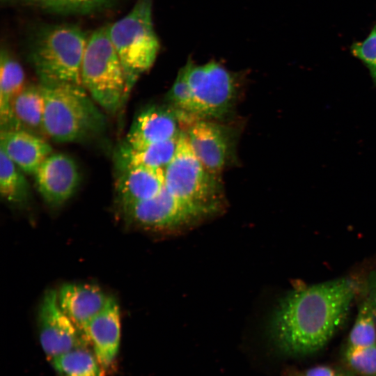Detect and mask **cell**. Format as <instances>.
Here are the masks:
<instances>
[{"instance_id": "cell-1", "label": "cell", "mask_w": 376, "mask_h": 376, "mask_svg": "<svg viewBox=\"0 0 376 376\" xmlns=\"http://www.w3.org/2000/svg\"><path fill=\"white\" fill-rule=\"evenodd\" d=\"M356 292L346 278L290 292L272 320L274 338L285 352L308 354L323 347L345 320Z\"/></svg>"}, {"instance_id": "cell-2", "label": "cell", "mask_w": 376, "mask_h": 376, "mask_svg": "<svg viewBox=\"0 0 376 376\" xmlns=\"http://www.w3.org/2000/svg\"><path fill=\"white\" fill-rule=\"evenodd\" d=\"M44 100L43 128L55 142L79 141L100 133L105 117L81 84H39Z\"/></svg>"}, {"instance_id": "cell-3", "label": "cell", "mask_w": 376, "mask_h": 376, "mask_svg": "<svg viewBox=\"0 0 376 376\" xmlns=\"http://www.w3.org/2000/svg\"><path fill=\"white\" fill-rule=\"evenodd\" d=\"M88 38L72 24L49 26L40 31L29 58L40 84H81V66Z\"/></svg>"}, {"instance_id": "cell-4", "label": "cell", "mask_w": 376, "mask_h": 376, "mask_svg": "<svg viewBox=\"0 0 376 376\" xmlns=\"http://www.w3.org/2000/svg\"><path fill=\"white\" fill-rule=\"evenodd\" d=\"M80 77L82 86L106 111L115 113L122 107L129 93L108 26L97 29L88 38Z\"/></svg>"}, {"instance_id": "cell-5", "label": "cell", "mask_w": 376, "mask_h": 376, "mask_svg": "<svg viewBox=\"0 0 376 376\" xmlns=\"http://www.w3.org/2000/svg\"><path fill=\"white\" fill-rule=\"evenodd\" d=\"M120 58L128 93L139 76L154 63L160 48L152 22V0H137L123 17L108 26Z\"/></svg>"}, {"instance_id": "cell-6", "label": "cell", "mask_w": 376, "mask_h": 376, "mask_svg": "<svg viewBox=\"0 0 376 376\" xmlns=\"http://www.w3.org/2000/svg\"><path fill=\"white\" fill-rule=\"evenodd\" d=\"M165 187L206 217L216 213L221 206L217 176L209 172L194 154L184 131L180 132L174 156L165 169Z\"/></svg>"}, {"instance_id": "cell-7", "label": "cell", "mask_w": 376, "mask_h": 376, "mask_svg": "<svg viewBox=\"0 0 376 376\" xmlns=\"http://www.w3.org/2000/svg\"><path fill=\"white\" fill-rule=\"evenodd\" d=\"M182 69L192 93L198 118H217L229 111L236 87L228 70L216 62L196 65L188 61Z\"/></svg>"}, {"instance_id": "cell-8", "label": "cell", "mask_w": 376, "mask_h": 376, "mask_svg": "<svg viewBox=\"0 0 376 376\" xmlns=\"http://www.w3.org/2000/svg\"><path fill=\"white\" fill-rule=\"evenodd\" d=\"M122 207L131 221L160 230L183 228L206 217L198 209L172 195L165 185L155 196Z\"/></svg>"}, {"instance_id": "cell-9", "label": "cell", "mask_w": 376, "mask_h": 376, "mask_svg": "<svg viewBox=\"0 0 376 376\" xmlns=\"http://www.w3.org/2000/svg\"><path fill=\"white\" fill-rule=\"evenodd\" d=\"M38 312L40 342L50 361L82 346L81 331L60 307L57 290L45 292Z\"/></svg>"}, {"instance_id": "cell-10", "label": "cell", "mask_w": 376, "mask_h": 376, "mask_svg": "<svg viewBox=\"0 0 376 376\" xmlns=\"http://www.w3.org/2000/svg\"><path fill=\"white\" fill-rule=\"evenodd\" d=\"M33 175L37 189L45 201L56 207L72 197L81 179L76 162L61 152L50 154Z\"/></svg>"}, {"instance_id": "cell-11", "label": "cell", "mask_w": 376, "mask_h": 376, "mask_svg": "<svg viewBox=\"0 0 376 376\" xmlns=\"http://www.w3.org/2000/svg\"><path fill=\"white\" fill-rule=\"evenodd\" d=\"M189 117L184 120L188 125L185 132L190 146L205 168L217 176L228 157V134L223 126L209 119Z\"/></svg>"}, {"instance_id": "cell-12", "label": "cell", "mask_w": 376, "mask_h": 376, "mask_svg": "<svg viewBox=\"0 0 376 376\" xmlns=\"http://www.w3.org/2000/svg\"><path fill=\"white\" fill-rule=\"evenodd\" d=\"M180 120L176 109L156 105L148 107L134 118L123 143L139 147L177 138L181 132Z\"/></svg>"}, {"instance_id": "cell-13", "label": "cell", "mask_w": 376, "mask_h": 376, "mask_svg": "<svg viewBox=\"0 0 376 376\" xmlns=\"http://www.w3.org/2000/svg\"><path fill=\"white\" fill-rule=\"evenodd\" d=\"M83 334L93 346L101 366H109L116 356L120 340V309L114 298L109 297L103 309L87 324Z\"/></svg>"}, {"instance_id": "cell-14", "label": "cell", "mask_w": 376, "mask_h": 376, "mask_svg": "<svg viewBox=\"0 0 376 376\" xmlns=\"http://www.w3.org/2000/svg\"><path fill=\"white\" fill-rule=\"evenodd\" d=\"M110 297L97 285L68 283L58 291L60 307L83 334L84 328L106 306Z\"/></svg>"}, {"instance_id": "cell-15", "label": "cell", "mask_w": 376, "mask_h": 376, "mask_svg": "<svg viewBox=\"0 0 376 376\" xmlns=\"http://www.w3.org/2000/svg\"><path fill=\"white\" fill-rule=\"evenodd\" d=\"M115 187L121 206L150 199L165 185V170L139 166L117 167Z\"/></svg>"}, {"instance_id": "cell-16", "label": "cell", "mask_w": 376, "mask_h": 376, "mask_svg": "<svg viewBox=\"0 0 376 376\" xmlns=\"http://www.w3.org/2000/svg\"><path fill=\"white\" fill-rule=\"evenodd\" d=\"M0 148L24 173L34 174L40 164L52 153L43 137L23 130L0 132Z\"/></svg>"}, {"instance_id": "cell-17", "label": "cell", "mask_w": 376, "mask_h": 376, "mask_svg": "<svg viewBox=\"0 0 376 376\" xmlns=\"http://www.w3.org/2000/svg\"><path fill=\"white\" fill-rule=\"evenodd\" d=\"M24 86V73L20 64L6 50L0 58V127L1 131L19 130L14 118L12 104Z\"/></svg>"}, {"instance_id": "cell-18", "label": "cell", "mask_w": 376, "mask_h": 376, "mask_svg": "<svg viewBox=\"0 0 376 376\" xmlns=\"http://www.w3.org/2000/svg\"><path fill=\"white\" fill-rule=\"evenodd\" d=\"M179 136L139 147L123 143L117 152L116 167L139 166L165 170L174 156Z\"/></svg>"}, {"instance_id": "cell-19", "label": "cell", "mask_w": 376, "mask_h": 376, "mask_svg": "<svg viewBox=\"0 0 376 376\" xmlns=\"http://www.w3.org/2000/svg\"><path fill=\"white\" fill-rule=\"evenodd\" d=\"M44 100L40 84L24 85L13 100L12 109L19 130L41 137L43 128Z\"/></svg>"}, {"instance_id": "cell-20", "label": "cell", "mask_w": 376, "mask_h": 376, "mask_svg": "<svg viewBox=\"0 0 376 376\" xmlns=\"http://www.w3.org/2000/svg\"><path fill=\"white\" fill-rule=\"evenodd\" d=\"M51 361L60 376H103V367L95 355L82 346Z\"/></svg>"}, {"instance_id": "cell-21", "label": "cell", "mask_w": 376, "mask_h": 376, "mask_svg": "<svg viewBox=\"0 0 376 376\" xmlns=\"http://www.w3.org/2000/svg\"><path fill=\"white\" fill-rule=\"evenodd\" d=\"M0 192L11 203L27 201L30 187L22 171L0 148Z\"/></svg>"}, {"instance_id": "cell-22", "label": "cell", "mask_w": 376, "mask_h": 376, "mask_svg": "<svg viewBox=\"0 0 376 376\" xmlns=\"http://www.w3.org/2000/svg\"><path fill=\"white\" fill-rule=\"evenodd\" d=\"M376 344V308L370 299L362 304L348 338L347 347Z\"/></svg>"}, {"instance_id": "cell-23", "label": "cell", "mask_w": 376, "mask_h": 376, "mask_svg": "<svg viewBox=\"0 0 376 376\" xmlns=\"http://www.w3.org/2000/svg\"><path fill=\"white\" fill-rule=\"evenodd\" d=\"M345 361L360 376H376V344L361 347H347Z\"/></svg>"}, {"instance_id": "cell-24", "label": "cell", "mask_w": 376, "mask_h": 376, "mask_svg": "<svg viewBox=\"0 0 376 376\" xmlns=\"http://www.w3.org/2000/svg\"><path fill=\"white\" fill-rule=\"evenodd\" d=\"M168 97L177 111L197 117L192 93L182 68L169 92Z\"/></svg>"}, {"instance_id": "cell-25", "label": "cell", "mask_w": 376, "mask_h": 376, "mask_svg": "<svg viewBox=\"0 0 376 376\" xmlns=\"http://www.w3.org/2000/svg\"><path fill=\"white\" fill-rule=\"evenodd\" d=\"M61 13H87L107 6L112 0H33Z\"/></svg>"}, {"instance_id": "cell-26", "label": "cell", "mask_w": 376, "mask_h": 376, "mask_svg": "<svg viewBox=\"0 0 376 376\" xmlns=\"http://www.w3.org/2000/svg\"><path fill=\"white\" fill-rule=\"evenodd\" d=\"M352 52L366 65L376 83V28L365 40L354 44Z\"/></svg>"}, {"instance_id": "cell-27", "label": "cell", "mask_w": 376, "mask_h": 376, "mask_svg": "<svg viewBox=\"0 0 376 376\" xmlns=\"http://www.w3.org/2000/svg\"><path fill=\"white\" fill-rule=\"evenodd\" d=\"M304 374L305 376H346L337 370L324 365L308 368Z\"/></svg>"}, {"instance_id": "cell-28", "label": "cell", "mask_w": 376, "mask_h": 376, "mask_svg": "<svg viewBox=\"0 0 376 376\" xmlns=\"http://www.w3.org/2000/svg\"><path fill=\"white\" fill-rule=\"evenodd\" d=\"M288 376H305L304 373H299L296 370L290 371L288 373Z\"/></svg>"}, {"instance_id": "cell-29", "label": "cell", "mask_w": 376, "mask_h": 376, "mask_svg": "<svg viewBox=\"0 0 376 376\" xmlns=\"http://www.w3.org/2000/svg\"><path fill=\"white\" fill-rule=\"evenodd\" d=\"M376 306V281L375 285L374 288V294H373V301Z\"/></svg>"}]
</instances>
